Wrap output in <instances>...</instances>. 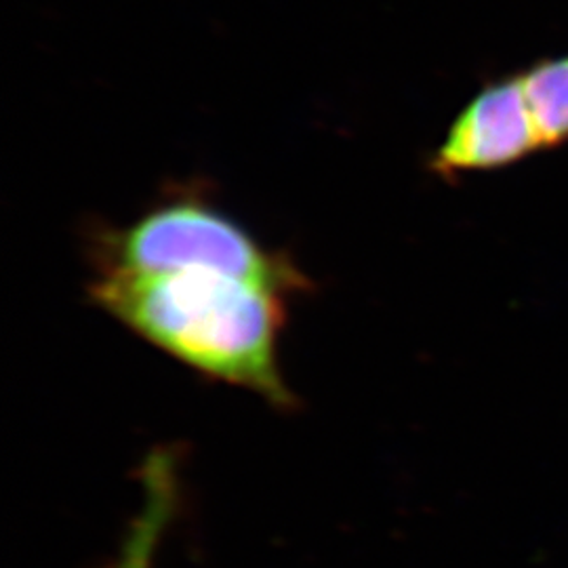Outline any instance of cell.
<instances>
[{
	"instance_id": "obj_1",
	"label": "cell",
	"mask_w": 568,
	"mask_h": 568,
	"mask_svg": "<svg viewBox=\"0 0 568 568\" xmlns=\"http://www.w3.org/2000/svg\"><path fill=\"white\" fill-rule=\"evenodd\" d=\"M87 293L108 316L204 377L272 405L293 403L278 365L288 300L281 291L209 270H105Z\"/></svg>"
},
{
	"instance_id": "obj_2",
	"label": "cell",
	"mask_w": 568,
	"mask_h": 568,
	"mask_svg": "<svg viewBox=\"0 0 568 568\" xmlns=\"http://www.w3.org/2000/svg\"><path fill=\"white\" fill-rule=\"evenodd\" d=\"M98 272L159 274L209 270L297 295L312 283L283 251L257 243L243 225L201 196H175L154 204L135 222L95 234Z\"/></svg>"
},
{
	"instance_id": "obj_3",
	"label": "cell",
	"mask_w": 568,
	"mask_h": 568,
	"mask_svg": "<svg viewBox=\"0 0 568 568\" xmlns=\"http://www.w3.org/2000/svg\"><path fill=\"white\" fill-rule=\"evenodd\" d=\"M544 150L539 129L528 105L523 77L487 82L450 126L427 161L440 180L490 173L523 163Z\"/></svg>"
},
{
	"instance_id": "obj_4",
	"label": "cell",
	"mask_w": 568,
	"mask_h": 568,
	"mask_svg": "<svg viewBox=\"0 0 568 568\" xmlns=\"http://www.w3.org/2000/svg\"><path fill=\"white\" fill-rule=\"evenodd\" d=\"M145 504L112 568H152V558L175 506L173 464L164 453L150 457L145 466Z\"/></svg>"
},
{
	"instance_id": "obj_5",
	"label": "cell",
	"mask_w": 568,
	"mask_h": 568,
	"mask_svg": "<svg viewBox=\"0 0 568 568\" xmlns=\"http://www.w3.org/2000/svg\"><path fill=\"white\" fill-rule=\"evenodd\" d=\"M523 77L544 148L568 143V55L537 61Z\"/></svg>"
}]
</instances>
